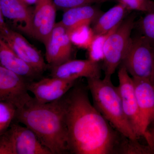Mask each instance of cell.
I'll use <instances>...</instances> for the list:
<instances>
[{
	"instance_id": "19",
	"label": "cell",
	"mask_w": 154,
	"mask_h": 154,
	"mask_svg": "<svg viewBox=\"0 0 154 154\" xmlns=\"http://www.w3.org/2000/svg\"><path fill=\"white\" fill-rule=\"evenodd\" d=\"M68 32L72 44L83 49H88L95 35L90 25H81Z\"/></svg>"
},
{
	"instance_id": "29",
	"label": "cell",
	"mask_w": 154,
	"mask_h": 154,
	"mask_svg": "<svg viewBox=\"0 0 154 154\" xmlns=\"http://www.w3.org/2000/svg\"><path fill=\"white\" fill-rule=\"evenodd\" d=\"M37 1V0H23V2L29 6L32 5H35Z\"/></svg>"
},
{
	"instance_id": "21",
	"label": "cell",
	"mask_w": 154,
	"mask_h": 154,
	"mask_svg": "<svg viewBox=\"0 0 154 154\" xmlns=\"http://www.w3.org/2000/svg\"><path fill=\"white\" fill-rule=\"evenodd\" d=\"M154 154V150L148 145H143L138 140L124 137L119 149V154Z\"/></svg>"
},
{
	"instance_id": "27",
	"label": "cell",
	"mask_w": 154,
	"mask_h": 154,
	"mask_svg": "<svg viewBox=\"0 0 154 154\" xmlns=\"http://www.w3.org/2000/svg\"><path fill=\"white\" fill-rule=\"evenodd\" d=\"M151 124H152V125L149 128L144 137L148 145L154 150V122Z\"/></svg>"
},
{
	"instance_id": "7",
	"label": "cell",
	"mask_w": 154,
	"mask_h": 154,
	"mask_svg": "<svg viewBox=\"0 0 154 154\" xmlns=\"http://www.w3.org/2000/svg\"><path fill=\"white\" fill-rule=\"evenodd\" d=\"M118 72L119 92L125 116L139 138L142 137L139 111L132 77L124 66L120 65Z\"/></svg>"
},
{
	"instance_id": "18",
	"label": "cell",
	"mask_w": 154,
	"mask_h": 154,
	"mask_svg": "<svg viewBox=\"0 0 154 154\" xmlns=\"http://www.w3.org/2000/svg\"><path fill=\"white\" fill-rule=\"evenodd\" d=\"M124 6L118 4L103 13L93 23L94 34L107 33L119 25L124 19L128 12Z\"/></svg>"
},
{
	"instance_id": "23",
	"label": "cell",
	"mask_w": 154,
	"mask_h": 154,
	"mask_svg": "<svg viewBox=\"0 0 154 154\" xmlns=\"http://www.w3.org/2000/svg\"><path fill=\"white\" fill-rule=\"evenodd\" d=\"M129 11H135L148 14L154 11L152 0H115Z\"/></svg>"
},
{
	"instance_id": "5",
	"label": "cell",
	"mask_w": 154,
	"mask_h": 154,
	"mask_svg": "<svg viewBox=\"0 0 154 154\" xmlns=\"http://www.w3.org/2000/svg\"><path fill=\"white\" fill-rule=\"evenodd\" d=\"M120 65L132 78L151 82L154 73V43L142 35L132 38Z\"/></svg>"
},
{
	"instance_id": "10",
	"label": "cell",
	"mask_w": 154,
	"mask_h": 154,
	"mask_svg": "<svg viewBox=\"0 0 154 154\" xmlns=\"http://www.w3.org/2000/svg\"><path fill=\"white\" fill-rule=\"evenodd\" d=\"M1 35L17 55L39 74L47 69L49 65L45 61L41 53L20 33L9 28Z\"/></svg>"
},
{
	"instance_id": "14",
	"label": "cell",
	"mask_w": 154,
	"mask_h": 154,
	"mask_svg": "<svg viewBox=\"0 0 154 154\" xmlns=\"http://www.w3.org/2000/svg\"><path fill=\"white\" fill-rule=\"evenodd\" d=\"M137 100L142 137L154 122V86L149 80L132 78Z\"/></svg>"
},
{
	"instance_id": "12",
	"label": "cell",
	"mask_w": 154,
	"mask_h": 154,
	"mask_svg": "<svg viewBox=\"0 0 154 154\" xmlns=\"http://www.w3.org/2000/svg\"><path fill=\"white\" fill-rule=\"evenodd\" d=\"M51 68V76L63 79L77 81L79 78H101L102 66L99 63L89 60H70Z\"/></svg>"
},
{
	"instance_id": "2",
	"label": "cell",
	"mask_w": 154,
	"mask_h": 154,
	"mask_svg": "<svg viewBox=\"0 0 154 154\" xmlns=\"http://www.w3.org/2000/svg\"><path fill=\"white\" fill-rule=\"evenodd\" d=\"M14 121L32 130L52 154L69 153L67 132L60 99L42 104L32 97L17 109Z\"/></svg>"
},
{
	"instance_id": "16",
	"label": "cell",
	"mask_w": 154,
	"mask_h": 154,
	"mask_svg": "<svg viewBox=\"0 0 154 154\" xmlns=\"http://www.w3.org/2000/svg\"><path fill=\"white\" fill-rule=\"evenodd\" d=\"M0 65L23 77L29 82L35 81L41 75L17 55L3 39L1 34Z\"/></svg>"
},
{
	"instance_id": "6",
	"label": "cell",
	"mask_w": 154,
	"mask_h": 154,
	"mask_svg": "<svg viewBox=\"0 0 154 154\" xmlns=\"http://www.w3.org/2000/svg\"><path fill=\"white\" fill-rule=\"evenodd\" d=\"M29 81L0 65V102H8L17 109L31 99L28 93Z\"/></svg>"
},
{
	"instance_id": "11",
	"label": "cell",
	"mask_w": 154,
	"mask_h": 154,
	"mask_svg": "<svg viewBox=\"0 0 154 154\" xmlns=\"http://www.w3.org/2000/svg\"><path fill=\"white\" fill-rule=\"evenodd\" d=\"M76 81L59 78H44L28 83V89L36 101L42 104L51 103L61 99L76 84Z\"/></svg>"
},
{
	"instance_id": "15",
	"label": "cell",
	"mask_w": 154,
	"mask_h": 154,
	"mask_svg": "<svg viewBox=\"0 0 154 154\" xmlns=\"http://www.w3.org/2000/svg\"><path fill=\"white\" fill-rule=\"evenodd\" d=\"M9 129L14 154H52L27 127L13 122Z\"/></svg>"
},
{
	"instance_id": "26",
	"label": "cell",
	"mask_w": 154,
	"mask_h": 154,
	"mask_svg": "<svg viewBox=\"0 0 154 154\" xmlns=\"http://www.w3.org/2000/svg\"><path fill=\"white\" fill-rule=\"evenodd\" d=\"M0 154H14L10 130L0 133Z\"/></svg>"
},
{
	"instance_id": "9",
	"label": "cell",
	"mask_w": 154,
	"mask_h": 154,
	"mask_svg": "<svg viewBox=\"0 0 154 154\" xmlns=\"http://www.w3.org/2000/svg\"><path fill=\"white\" fill-rule=\"evenodd\" d=\"M2 13L8 27L33 37V9L21 0H1Z\"/></svg>"
},
{
	"instance_id": "24",
	"label": "cell",
	"mask_w": 154,
	"mask_h": 154,
	"mask_svg": "<svg viewBox=\"0 0 154 154\" xmlns=\"http://www.w3.org/2000/svg\"><path fill=\"white\" fill-rule=\"evenodd\" d=\"M137 25L141 35L154 43V11L140 19Z\"/></svg>"
},
{
	"instance_id": "3",
	"label": "cell",
	"mask_w": 154,
	"mask_h": 154,
	"mask_svg": "<svg viewBox=\"0 0 154 154\" xmlns=\"http://www.w3.org/2000/svg\"><path fill=\"white\" fill-rule=\"evenodd\" d=\"M87 81L94 107L119 133L137 140L138 138L125 114L118 88L112 84L111 78H93Z\"/></svg>"
},
{
	"instance_id": "30",
	"label": "cell",
	"mask_w": 154,
	"mask_h": 154,
	"mask_svg": "<svg viewBox=\"0 0 154 154\" xmlns=\"http://www.w3.org/2000/svg\"><path fill=\"white\" fill-rule=\"evenodd\" d=\"M151 83H152V85H153V86H154V73L152 79V80L151 81Z\"/></svg>"
},
{
	"instance_id": "25",
	"label": "cell",
	"mask_w": 154,
	"mask_h": 154,
	"mask_svg": "<svg viewBox=\"0 0 154 154\" xmlns=\"http://www.w3.org/2000/svg\"><path fill=\"white\" fill-rule=\"evenodd\" d=\"M57 9L66 11L68 9L92 5L94 4H101L114 0H53Z\"/></svg>"
},
{
	"instance_id": "22",
	"label": "cell",
	"mask_w": 154,
	"mask_h": 154,
	"mask_svg": "<svg viewBox=\"0 0 154 154\" xmlns=\"http://www.w3.org/2000/svg\"><path fill=\"white\" fill-rule=\"evenodd\" d=\"M17 108L11 103L0 102V133L7 130L15 120Z\"/></svg>"
},
{
	"instance_id": "28",
	"label": "cell",
	"mask_w": 154,
	"mask_h": 154,
	"mask_svg": "<svg viewBox=\"0 0 154 154\" xmlns=\"http://www.w3.org/2000/svg\"><path fill=\"white\" fill-rule=\"evenodd\" d=\"M9 27L5 22L2 13V4L0 0V33L2 34L8 29Z\"/></svg>"
},
{
	"instance_id": "8",
	"label": "cell",
	"mask_w": 154,
	"mask_h": 154,
	"mask_svg": "<svg viewBox=\"0 0 154 154\" xmlns=\"http://www.w3.org/2000/svg\"><path fill=\"white\" fill-rule=\"evenodd\" d=\"M45 59L51 67L57 66L72 59V47L68 30L60 22L56 23L47 41Z\"/></svg>"
},
{
	"instance_id": "13",
	"label": "cell",
	"mask_w": 154,
	"mask_h": 154,
	"mask_svg": "<svg viewBox=\"0 0 154 154\" xmlns=\"http://www.w3.org/2000/svg\"><path fill=\"white\" fill-rule=\"evenodd\" d=\"M57 9L53 0H37L33 9V38L45 44L56 24Z\"/></svg>"
},
{
	"instance_id": "4",
	"label": "cell",
	"mask_w": 154,
	"mask_h": 154,
	"mask_svg": "<svg viewBox=\"0 0 154 154\" xmlns=\"http://www.w3.org/2000/svg\"><path fill=\"white\" fill-rule=\"evenodd\" d=\"M135 19V14L127 17L107 37L102 66L105 77L111 78L124 59L132 38L131 34L136 24Z\"/></svg>"
},
{
	"instance_id": "17",
	"label": "cell",
	"mask_w": 154,
	"mask_h": 154,
	"mask_svg": "<svg viewBox=\"0 0 154 154\" xmlns=\"http://www.w3.org/2000/svg\"><path fill=\"white\" fill-rule=\"evenodd\" d=\"M64 11L60 22L68 31L81 25L93 24L103 13L98 7L92 5L76 7Z\"/></svg>"
},
{
	"instance_id": "20",
	"label": "cell",
	"mask_w": 154,
	"mask_h": 154,
	"mask_svg": "<svg viewBox=\"0 0 154 154\" xmlns=\"http://www.w3.org/2000/svg\"><path fill=\"white\" fill-rule=\"evenodd\" d=\"M115 28L107 33L94 35V38L88 49L89 60L97 63L103 61L105 42L108 36Z\"/></svg>"
},
{
	"instance_id": "1",
	"label": "cell",
	"mask_w": 154,
	"mask_h": 154,
	"mask_svg": "<svg viewBox=\"0 0 154 154\" xmlns=\"http://www.w3.org/2000/svg\"><path fill=\"white\" fill-rule=\"evenodd\" d=\"M87 91L75 84L60 99L69 153L118 154L124 136L114 129L91 104Z\"/></svg>"
}]
</instances>
